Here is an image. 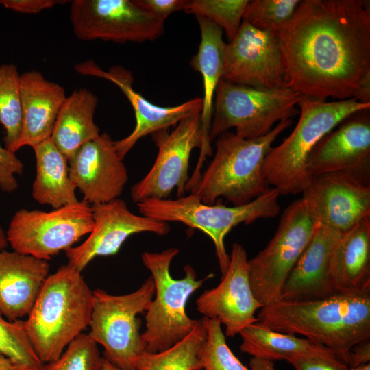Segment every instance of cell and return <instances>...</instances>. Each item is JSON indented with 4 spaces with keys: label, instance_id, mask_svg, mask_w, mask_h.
<instances>
[{
    "label": "cell",
    "instance_id": "6da1fadb",
    "mask_svg": "<svg viewBox=\"0 0 370 370\" xmlns=\"http://www.w3.org/2000/svg\"><path fill=\"white\" fill-rule=\"evenodd\" d=\"M275 33L284 87L301 95L354 98L370 75L369 0H302Z\"/></svg>",
    "mask_w": 370,
    "mask_h": 370
},
{
    "label": "cell",
    "instance_id": "7a4b0ae2",
    "mask_svg": "<svg viewBox=\"0 0 370 370\" xmlns=\"http://www.w3.org/2000/svg\"><path fill=\"white\" fill-rule=\"evenodd\" d=\"M257 319L272 330L301 334L326 347L347 365L352 347L370 338V295L280 300L262 307Z\"/></svg>",
    "mask_w": 370,
    "mask_h": 370
},
{
    "label": "cell",
    "instance_id": "3957f363",
    "mask_svg": "<svg viewBox=\"0 0 370 370\" xmlns=\"http://www.w3.org/2000/svg\"><path fill=\"white\" fill-rule=\"evenodd\" d=\"M92 302V291L81 271L66 264L48 275L23 321L26 334L43 364L57 359L89 326Z\"/></svg>",
    "mask_w": 370,
    "mask_h": 370
},
{
    "label": "cell",
    "instance_id": "277c9868",
    "mask_svg": "<svg viewBox=\"0 0 370 370\" xmlns=\"http://www.w3.org/2000/svg\"><path fill=\"white\" fill-rule=\"evenodd\" d=\"M292 123L291 119L282 120L254 139L230 131L219 135L214 157L190 193L206 204L223 197L233 206L247 204L264 193L271 187L264 172L265 158L277 137Z\"/></svg>",
    "mask_w": 370,
    "mask_h": 370
},
{
    "label": "cell",
    "instance_id": "5b68a950",
    "mask_svg": "<svg viewBox=\"0 0 370 370\" xmlns=\"http://www.w3.org/2000/svg\"><path fill=\"white\" fill-rule=\"evenodd\" d=\"M297 105L301 111L296 126L279 145L271 147L264 162L267 182L280 195L301 193L311 180L306 164L314 147L347 117L370 109V103L354 98L326 101L301 95Z\"/></svg>",
    "mask_w": 370,
    "mask_h": 370
},
{
    "label": "cell",
    "instance_id": "8992f818",
    "mask_svg": "<svg viewBox=\"0 0 370 370\" xmlns=\"http://www.w3.org/2000/svg\"><path fill=\"white\" fill-rule=\"evenodd\" d=\"M280 193L270 187L264 193L242 206L208 205L194 193L176 199H146L136 204L141 215L161 222H179L202 231L212 241L220 271L223 275L230 264L225 238L236 225L251 224L259 219L278 215Z\"/></svg>",
    "mask_w": 370,
    "mask_h": 370
},
{
    "label": "cell",
    "instance_id": "52a82bcc",
    "mask_svg": "<svg viewBox=\"0 0 370 370\" xmlns=\"http://www.w3.org/2000/svg\"><path fill=\"white\" fill-rule=\"evenodd\" d=\"M178 253V249L171 247L160 252L145 251L141 256L155 284V298L146 311L145 330L141 334L147 352L166 350L192 331L197 320L187 315V301L206 280L214 276L211 273L197 280L193 267L186 265L182 278H172L170 265Z\"/></svg>",
    "mask_w": 370,
    "mask_h": 370
},
{
    "label": "cell",
    "instance_id": "ba28073f",
    "mask_svg": "<svg viewBox=\"0 0 370 370\" xmlns=\"http://www.w3.org/2000/svg\"><path fill=\"white\" fill-rule=\"evenodd\" d=\"M90 337L104 349L103 358L121 370H134L145 352L138 314L146 312L155 295L151 276L132 293L115 295L104 290L92 291Z\"/></svg>",
    "mask_w": 370,
    "mask_h": 370
},
{
    "label": "cell",
    "instance_id": "9c48e42d",
    "mask_svg": "<svg viewBox=\"0 0 370 370\" xmlns=\"http://www.w3.org/2000/svg\"><path fill=\"white\" fill-rule=\"evenodd\" d=\"M300 97L286 87L254 88L221 79L215 90L210 140L231 128L245 139L261 137L275 123L291 119L298 112L295 106Z\"/></svg>",
    "mask_w": 370,
    "mask_h": 370
},
{
    "label": "cell",
    "instance_id": "30bf717a",
    "mask_svg": "<svg viewBox=\"0 0 370 370\" xmlns=\"http://www.w3.org/2000/svg\"><path fill=\"white\" fill-rule=\"evenodd\" d=\"M319 224L301 198L294 201L267 245L249 260L251 288L262 307L281 300L283 284Z\"/></svg>",
    "mask_w": 370,
    "mask_h": 370
},
{
    "label": "cell",
    "instance_id": "8fae6325",
    "mask_svg": "<svg viewBox=\"0 0 370 370\" xmlns=\"http://www.w3.org/2000/svg\"><path fill=\"white\" fill-rule=\"evenodd\" d=\"M93 227L91 206L82 200L51 211L21 209L5 234L13 251L47 261L73 247Z\"/></svg>",
    "mask_w": 370,
    "mask_h": 370
},
{
    "label": "cell",
    "instance_id": "7c38bea8",
    "mask_svg": "<svg viewBox=\"0 0 370 370\" xmlns=\"http://www.w3.org/2000/svg\"><path fill=\"white\" fill-rule=\"evenodd\" d=\"M70 20L83 40L118 43L153 41L164 32V21L137 6L133 0H74Z\"/></svg>",
    "mask_w": 370,
    "mask_h": 370
},
{
    "label": "cell",
    "instance_id": "4fadbf2b",
    "mask_svg": "<svg viewBox=\"0 0 370 370\" xmlns=\"http://www.w3.org/2000/svg\"><path fill=\"white\" fill-rule=\"evenodd\" d=\"M151 135L158 154L146 175L131 187L136 204L146 199H168L174 189L177 198L185 195L190 154L202 143L200 113L182 119L170 132L162 130Z\"/></svg>",
    "mask_w": 370,
    "mask_h": 370
},
{
    "label": "cell",
    "instance_id": "5bb4252c",
    "mask_svg": "<svg viewBox=\"0 0 370 370\" xmlns=\"http://www.w3.org/2000/svg\"><path fill=\"white\" fill-rule=\"evenodd\" d=\"M284 71L275 33L243 19L234 38L225 42L223 79L259 88L284 87Z\"/></svg>",
    "mask_w": 370,
    "mask_h": 370
},
{
    "label": "cell",
    "instance_id": "9a60e30c",
    "mask_svg": "<svg viewBox=\"0 0 370 370\" xmlns=\"http://www.w3.org/2000/svg\"><path fill=\"white\" fill-rule=\"evenodd\" d=\"M369 110L349 116L317 143L307 160L310 178L326 173L344 172L370 186Z\"/></svg>",
    "mask_w": 370,
    "mask_h": 370
},
{
    "label": "cell",
    "instance_id": "2e32d148",
    "mask_svg": "<svg viewBox=\"0 0 370 370\" xmlns=\"http://www.w3.org/2000/svg\"><path fill=\"white\" fill-rule=\"evenodd\" d=\"M91 208L92 230L82 243L65 251L67 264L81 271L97 257L116 254L132 235L151 232L164 236L170 232L167 223L134 214L119 198Z\"/></svg>",
    "mask_w": 370,
    "mask_h": 370
},
{
    "label": "cell",
    "instance_id": "e0dca14e",
    "mask_svg": "<svg viewBox=\"0 0 370 370\" xmlns=\"http://www.w3.org/2000/svg\"><path fill=\"white\" fill-rule=\"evenodd\" d=\"M196 306L204 317L216 319L225 326L226 336L239 334L244 328L258 322L255 312L262 306L252 292L247 254L241 244H232L228 269L221 282L204 291Z\"/></svg>",
    "mask_w": 370,
    "mask_h": 370
},
{
    "label": "cell",
    "instance_id": "ac0fdd59",
    "mask_svg": "<svg viewBox=\"0 0 370 370\" xmlns=\"http://www.w3.org/2000/svg\"><path fill=\"white\" fill-rule=\"evenodd\" d=\"M301 193L317 222L341 234L370 217V186L347 173L314 176Z\"/></svg>",
    "mask_w": 370,
    "mask_h": 370
},
{
    "label": "cell",
    "instance_id": "d6986e66",
    "mask_svg": "<svg viewBox=\"0 0 370 370\" xmlns=\"http://www.w3.org/2000/svg\"><path fill=\"white\" fill-rule=\"evenodd\" d=\"M82 75L103 78L114 83L125 95L134 112L136 125L125 138L114 141L119 157L123 160L134 145L142 138L162 130H168L180 121L201 113V97H195L175 106H159L151 103L133 88L131 71L121 66H114L108 71L101 69L90 60L75 65Z\"/></svg>",
    "mask_w": 370,
    "mask_h": 370
},
{
    "label": "cell",
    "instance_id": "ffe728a7",
    "mask_svg": "<svg viewBox=\"0 0 370 370\" xmlns=\"http://www.w3.org/2000/svg\"><path fill=\"white\" fill-rule=\"evenodd\" d=\"M107 133L90 140L68 159L69 175L90 206L119 198L128 180L126 166Z\"/></svg>",
    "mask_w": 370,
    "mask_h": 370
},
{
    "label": "cell",
    "instance_id": "44dd1931",
    "mask_svg": "<svg viewBox=\"0 0 370 370\" xmlns=\"http://www.w3.org/2000/svg\"><path fill=\"white\" fill-rule=\"evenodd\" d=\"M342 234L322 224L284 282L281 300L308 301L337 294L332 284L329 269L332 254Z\"/></svg>",
    "mask_w": 370,
    "mask_h": 370
},
{
    "label": "cell",
    "instance_id": "7402d4cb",
    "mask_svg": "<svg viewBox=\"0 0 370 370\" xmlns=\"http://www.w3.org/2000/svg\"><path fill=\"white\" fill-rule=\"evenodd\" d=\"M196 19L200 29L201 40L197 53L193 56L190 65L200 73L203 81L204 95L201 97L202 108L200 113L202 143L197 163L187 184L188 190L195 187L201 177L206 158L212 154L210 130L215 90L223 78L225 44L221 27L205 18L196 16Z\"/></svg>",
    "mask_w": 370,
    "mask_h": 370
},
{
    "label": "cell",
    "instance_id": "603a6c76",
    "mask_svg": "<svg viewBox=\"0 0 370 370\" xmlns=\"http://www.w3.org/2000/svg\"><path fill=\"white\" fill-rule=\"evenodd\" d=\"M22 126L15 151L32 148L51 138L60 110L66 99L64 88L38 71L20 75Z\"/></svg>",
    "mask_w": 370,
    "mask_h": 370
},
{
    "label": "cell",
    "instance_id": "cb8c5ba5",
    "mask_svg": "<svg viewBox=\"0 0 370 370\" xmlns=\"http://www.w3.org/2000/svg\"><path fill=\"white\" fill-rule=\"evenodd\" d=\"M49 272L47 260L0 251V313L9 321L27 317Z\"/></svg>",
    "mask_w": 370,
    "mask_h": 370
},
{
    "label": "cell",
    "instance_id": "d4e9b609",
    "mask_svg": "<svg viewBox=\"0 0 370 370\" xmlns=\"http://www.w3.org/2000/svg\"><path fill=\"white\" fill-rule=\"evenodd\" d=\"M329 273L337 294L370 295V217L342 234L332 254Z\"/></svg>",
    "mask_w": 370,
    "mask_h": 370
},
{
    "label": "cell",
    "instance_id": "484cf974",
    "mask_svg": "<svg viewBox=\"0 0 370 370\" xmlns=\"http://www.w3.org/2000/svg\"><path fill=\"white\" fill-rule=\"evenodd\" d=\"M97 103V97L86 88L76 89L66 97L50 139L67 159L84 144L99 136V129L94 122Z\"/></svg>",
    "mask_w": 370,
    "mask_h": 370
},
{
    "label": "cell",
    "instance_id": "4316f807",
    "mask_svg": "<svg viewBox=\"0 0 370 370\" xmlns=\"http://www.w3.org/2000/svg\"><path fill=\"white\" fill-rule=\"evenodd\" d=\"M36 158V176L32 197L40 204L54 209L79 200L76 187L71 180L67 158L49 138L33 147Z\"/></svg>",
    "mask_w": 370,
    "mask_h": 370
},
{
    "label": "cell",
    "instance_id": "83f0119b",
    "mask_svg": "<svg viewBox=\"0 0 370 370\" xmlns=\"http://www.w3.org/2000/svg\"><path fill=\"white\" fill-rule=\"evenodd\" d=\"M239 334L242 338L241 351L252 357L272 361L299 355L337 358L321 344L297 337L295 334L272 330L258 322L248 325Z\"/></svg>",
    "mask_w": 370,
    "mask_h": 370
},
{
    "label": "cell",
    "instance_id": "f1b7e54d",
    "mask_svg": "<svg viewBox=\"0 0 370 370\" xmlns=\"http://www.w3.org/2000/svg\"><path fill=\"white\" fill-rule=\"evenodd\" d=\"M206 336L201 320L182 340L169 349L157 352H145L138 358L136 370H201L199 352Z\"/></svg>",
    "mask_w": 370,
    "mask_h": 370
},
{
    "label": "cell",
    "instance_id": "f546056e",
    "mask_svg": "<svg viewBox=\"0 0 370 370\" xmlns=\"http://www.w3.org/2000/svg\"><path fill=\"white\" fill-rule=\"evenodd\" d=\"M0 123L5 131V147L16 152L22 126L20 74L12 64L0 66Z\"/></svg>",
    "mask_w": 370,
    "mask_h": 370
},
{
    "label": "cell",
    "instance_id": "4dcf8cb0",
    "mask_svg": "<svg viewBox=\"0 0 370 370\" xmlns=\"http://www.w3.org/2000/svg\"><path fill=\"white\" fill-rule=\"evenodd\" d=\"M249 0H189L186 14L205 18L221 28L227 41L236 36Z\"/></svg>",
    "mask_w": 370,
    "mask_h": 370
},
{
    "label": "cell",
    "instance_id": "1f68e13d",
    "mask_svg": "<svg viewBox=\"0 0 370 370\" xmlns=\"http://www.w3.org/2000/svg\"><path fill=\"white\" fill-rule=\"evenodd\" d=\"M206 336L199 352L201 370H249L228 347L221 323L216 319L201 318Z\"/></svg>",
    "mask_w": 370,
    "mask_h": 370
},
{
    "label": "cell",
    "instance_id": "d6a6232c",
    "mask_svg": "<svg viewBox=\"0 0 370 370\" xmlns=\"http://www.w3.org/2000/svg\"><path fill=\"white\" fill-rule=\"evenodd\" d=\"M0 354L33 370H40V361L26 334L23 321H9L0 313Z\"/></svg>",
    "mask_w": 370,
    "mask_h": 370
},
{
    "label": "cell",
    "instance_id": "836d02e7",
    "mask_svg": "<svg viewBox=\"0 0 370 370\" xmlns=\"http://www.w3.org/2000/svg\"><path fill=\"white\" fill-rule=\"evenodd\" d=\"M103 357L97 344L82 333L55 360L43 364L40 370H101Z\"/></svg>",
    "mask_w": 370,
    "mask_h": 370
},
{
    "label": "cell",
    "instance_id": "e575fe53",
    "mask_svg": "<svg viewBox=\"0 0 370 370\" xmlns=\"http://www.w3.org/2000/svg\"><path fill=\"white\" fill-rule=\"evenodd\" d=\"M301 0H253L248 3L243 18L254 28L275 32L290 20Z\"/></svg>",
    "mask_w": 370,
    "mask_h": 370
},
{
    "label": "cell",
    "instance_id": "d590c367",
    "mask_svg": "<svg viewBox=\"0 0 370 370\" xmlns=\"http://www.w3.org/2000/svg\"><path fill=\"white\" fill-rule=\"evenodd\" d=\"M24 164L15 153L0 144V188L12 193L18 188L16 175L23 173Z\"/></svg>",
    "mask_w": 370,
    "mask_h": 370
},
{
    "label": "cell",
    "instance_id": "8d00e7d4",
    "mask_svg": "<svg viewBox=\"0 0 370 370\" xmlns=\"http://www.w3.org/2000/svg\"><path fill=\"white\" fill-rule=\"evenodd\" d=\"M295 370H349L347 365L338 358L319 356H293L286 360Z\"/></svg>",
    "mask_w": 370,
    "mask_h": 370
},
{
    "label": "cell",
    "instance_id": "74e56055",
    "mask_svg": "<svg viewBox=\"0 0 370 370\" xmlns=\"http://www.w3.org/2000/svg\"><path fill=\"white\" fill-rule=\"evenodd\" d=\"M133 1L146 12L165 21L172 13L184 10L189 0H133Z\"/></svg>",
    "mask_w": 370,
    "mask_h": 370
},
{
    "label": "cell",
    "instance_id": "f35d334b",
    "mask_svg": "<svg viewBox=\"0 0 370 370\" xmlns=\"http://www.w3.org/2000/svg\"><path fill=\"white\" fill-rule=\"evenodd\" d=\"M64 2L58 0H0V4L5 8L24 14H37Z\"/></svg>",
    "mask_w": 370,
    "mask_h": 370
},
{
    "label": "cell",
    "instance_id": "ab89813d",
    "mask_svg": "<svg viewBox=\"0 0 370 370\" xmlns=\"http://www.w3.org/2000/svg\"><path fill=\"white\" fill-rule=\"evenodd\" d=\"M369 361L370 342L369 339H367L352 347L349 353L347 365L351 369L369 363Z\"/></svg>",
    "mask_w": 370,
    "mask_h": 370
},
{
    "label": "cell",
    "instance_id": "60d3db41",
    "mask_svg": "<svg viewBox=\"0 0 370 370\" xmlns=\"http://www.w3.org/2000/svg\"><path fill=\"white\" fill-rule=\"evenodd\" d=\"M354 99L362 103H370V75L365 77Z\"/></svg>",
    "mask_w": 370,
    "mask_h": 370
},
{
    "label": "cell",
    "instance_id": "b9f144b4",
    "mask_svg": "<svg viewBox=\"0 0 370 370\" xmlns=\"http://www.w3.org/2000/svg\"><path fill=\"white\" fill-rule=\"evenodd\" d=\"M249 370H276L273 361L252 357L249 361Z\"/></svg>",
    "mask_w": 370,
    "mask_h": 370
},
{
    "label": "cell",
    "instance_id": "7bdbcfd3",
    "mask_svg": "<svg viewBox=\"0 0 370 370\" xmlns=\"http://www.w3.org/2000/svg\"><path fill=\"white\" fill-rule=\"evenodd\" d=\"M0 370H33L0 354Z\"/></svg>",
    "mask_w": 370,
    "mask_h": 370
},
{
    "label": "cell",
    "instance_id": "ee69618b",
    "mask_svg": "<svg viewBox=\"0 0 370 370\" xmlns=\"http://www.w3.org/2000/svg\"><path fill=\"white\" fill-rule=\"evenodd\" d=\"M8 245L6 234L0 226V251L4 250Z\"/></svg>",
    "mask_w": 370,
    "mask_h": 370
},
{
    "label": "cell",
    "instance_id": "f6af8a7d",
    "mask_svg": "<svg viewBox=\"0 0 370 370\" xmlns=\"http://www.w3.org/2000/svg\"><path fill=\"white\" fill-rule=\"evenodd\" d=\"M101 370H121L115 365H114L112 363L105 359L103 358V362ZM136 370V369H134Z\"/></svg>",
    "mask_w": 370,
    "mask_h": 370
},
{
    "label": "cell",
    "instance_id": "bcb514c9",
    "mask_svg": "<svg viewBox=\"0 0 370 370\" xmlns=\"http://www.w3.org/2000/svg\"><path fill=\"white\" fill-rule=\"evenodd\" d=\"M349 370H370V362L349 369Z\"/></svg>",
    "mask_w": 370,
    "mask_h": 370
}]
</instances>
